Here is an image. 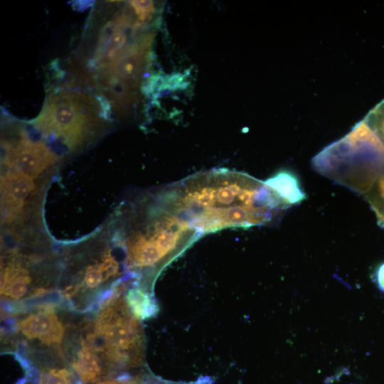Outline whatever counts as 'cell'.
I'll list each match as a JSON object with an SVG mask.
<instances>
[{
	"mask_svg": "<svg viewBox=\"0 0 384 384\" xmlns=\"http://www.w3.org/2000/svg\"><path fill=\"white\" fill-rule=\"evenodd\" d=\"M314 165L323 175L363 194L384 167V146L364 122L319 154Z\"/></svg>",
	"mask_w": 384,
	"mask_h": 384,
	"instance_id": "6da1fadb",
	"label": "cell"
},
{
	"mask_svg": "<svg viewBox=\"0 0 384 384\" xmlns=\"http://www.w3.org/2000/svg\"><path fill=\"white\" fill-rule=\"evenodd\" d=\"M119 306H110L100 314L96 331L105 341L110 360L129 366L135 361L134 352L139 351V329L135 320Z\"/></svg>",
	"mask_w": 384,
	"mask_h": 384,
	"instance_id": "7a4b0ae2",
	"label": "cell"
},
{
	"mask_svg": "<svg viewBox=\"0 0 384 384\" xmlns=\"http://www.w3.org/2000/svg\"><path fill=\"white\" fill-rule=\"evenodd\" d=\"M7 153L11 156L3 162L14 165L17 173L31 178L37 177L49 164L54 161L53 156L41 142L33 143L24 139L13 151L7 149Z\"/></svg>",
	"mask_w": 384,
	"mask_h": 384,
	"instance_id": "3957f363",
	"label": "cell"
},
{
	"mask_svg": "<svg viewBox=\"0 0 384 384\" xmlns=\"http://www.w3.org/2000/svg\"><path fill=\"white\" fill-rule=\"evenodd\" d=\"M18 329L28 338L48 345L59 343L64 331L58 316L50 309L28 315L19 322Z\"/></svg>",
	"mask_w": 384,
	"mask_h": 384,
	"instance_id": "277c9868",
	"label": "cell"
},
{
	"mask_svg": "<svg viewBox=\"0 0 384 384\" xmlns=\"http://www.w3.org/2000/svg\"><path fill=\"white\" fill-rule=\"evenodd\" d=\"M264 182L289 206L299 203L306 198L298 178L289 171H279Z\"/></svg>",
	"mask_w": 384,
	"mask_h": 384,
	"instance_id": "5b68a950",
	"label": "cell"
},
{
	"mask_svg": "<svg viewBox=\"0 0 384 384\" xmlns=\"http://www.w3.org/2000/svg\"><path fill=\"white\" fill-rule=\"evenodd\" d=\"M73 367L85 384L96 381L102 373L98 357L85 341H82Z\"/></svg>",
	"mask_w": 384,
	"mask_h": 384,
	"instance_id": "8992f818",
	"label": "cell"
},
{
	"mask_svg": "<svg viewBox=\"0 0 384 384\" xmlns=\"http://www.w3.org/2000/svg\"><path fill=\"white\" fill-rule=\"evenodd\" d=\"M3 194L13 199L24 202L34 188V183L31 177L23 174L17 173L8 176L3 180Z\"/></svg>",
	"mask_w": 384,
	"mask_h": 384,
	"instance_id": "52a82bcc",
	"label": "cell"
},
{
	"mask_svg": "<svg viewBox=\"0 0 384 384\" xmlns=\"http://www.w3.org/2000/svg\"><path fill=\"white\" fill-rule=\"evenodd\" d=\"M126 300L129 309L137 318H149L156 312V305L151 295L139 289H130Z\"/></svg>",
	"mask_w": 384,
	"mask_h": 384,
	"instance_id": "ba28073f",
	"label": "cell"
},
{
	"mask_svg": "<svg viewBox=\"0 0 384 384\" xmlns=\"http://www.w3.org/2000/svg\"><path fill=\"white\" fill-rule=\"evenodd\" d=\"M363 196L375 212L378 224L384 228V167Z\"/></svg>",
	"mask_w": 384,
	"mask_h": 384,
	"instance_id": "9c48e42d",
	"label": "cell"
},
{
	"mask_svg": "<svg viewBox=\"0 0 384 384\" xmlns=\"http://www.w3.org/2000/svg\"><path fill=\"white\" fill-rule=\"evenodd\" d=\"M364 121L384 146V100L369 113Z\"/></svg>",
	"mask_w": 384,
	"mask_h": 384,
	"instance_id": "30bf717a",
	"label": "cell"
},
{
	"mask_svg": "<svg viewBox=\"0 0 384 384\" xmlns=\"http://www.w3.org/2000/svg\"><path fill=\"white\" fill-rule=\"evenodd\" d=\"M71 374L65 369H51L43 372L38 384H71Z\"/></svg>",
	"mask_w": 384,
	"mask_h": 384,
	"instance_id": "8fae6325",
	"label": "cell"
},
{
	"mask_svg": "<svg viewBox=\"0 0 384 384\" xmlns=\"http://www.w3.org/2000/svg\"><path fill=\"white\" fill-rule=\"evenodd\" d=\"M105 279H107V277L100 264L87 268L85 274L84 282L87 287L95 289L99 287Z\"/></svg>",
	"mask_w": 384,
	"mask_h": 384,
	"instance_id": "7c38bea8",
	"label": "cell"
},
{
	"mask_svg": "<svg viewBox=\"0 0 384 384\" xmlns=\"http://www.w3.org/2000/svg\"><path fill=\"white\" fill-rule=\"evenodd\" d=\"M23 202L18 201L9 196H4L1 203V220L4 222L11 220L20 211Z\"/></svg>",
	"mask_w": 384,
	"mask_h": 384,
	"instance_id": "4fadbf2b",
	"label": "cell"
},
{
	"mask_svg": "<svg viewBox=\"0 0 384 384\" xmlns=\"http://www.w3.org/2000/svg\"><path fill=\"white\" fill-rule=\"evenodd\" d=\"M376 278L380 289L384 291V263L378 267Z\"/></svg>",
	"mask_w": 384,
	"mask_h": 384,
	"instance_id": "5bb4252c",
	"label": "cell"
},
{
	"mask_svg": "<svg viewBox=\"0 0 384 384\" xmlns=\"http://www.w3.org/2000/svg\"><path fill=\"white\" fill-rule=\"evenodd\" d=\"M97 384H129V383L125 381H122V380H110V381L100 382Z\"/></svg>",
	"mask_w": 384,
	"mask_h": 384,
	"instance_id": "9a60e30c",
	"label": "cell"
}]
</instances>
